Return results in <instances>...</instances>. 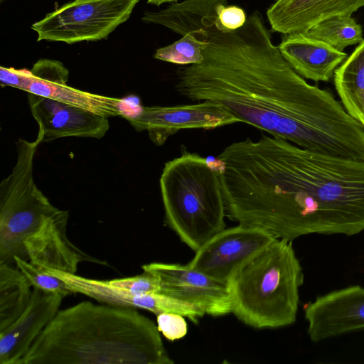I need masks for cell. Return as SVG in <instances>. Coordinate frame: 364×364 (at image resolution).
Here are the masks:
<instances>
[{
	"mask_svg": "<svg viewBox=\"0 0 364 364\" xmlns=\"http://www.w3.org/2000/svg\"><path fill=\"white\" fill-rule=\"evenodd\" d=\"M208 18L204 59L177 71L176 89L300 147L364 161V128L333 95L308 83L273 44L262 14L223 31Z\"/></svg>",
	"mask_w": 364,
	"mask_h": 364,
	"instance_id": "cell-1",
	"label": "cell"
},
{
	"mask_svg": "<svg viewBox=\"0 0 364 364\" xmlns=\"http://www.w3.org/2000/svg\"><path fill=\"white\" fill-rule=\"evenodd\" d=\"M226 216L290 241L364 231V161L262 135L218 155Z\"/></svg>",
	"mask_w": 364,
	"mask_h": 364,
	"instance_id": "cell-2",
	"label": "cell"
},
{
	"mask_svg": "<svg viewBox=\"0 0 364 364\" xmlns=\"http://www.w3.org/2000/svg\"><path fill=\"white\" fill-rule=\"evenodd\" d=\"M159 332L136 308L82 301L57 312L20 364H172Z\"/></svg>",
	"mask_w": 364,
	"mask_h": 364,
	"instance_id": "cell-3",
	"label": "cell"
},
{
	"mask_svg": "<svg viewBox=\"0 0 364 364\" xmlns=\"http://www.w3.org/2000/svg\"><path fill=\"white\" fill-rule=\"evenodd\" d=\"M304 280L292 241L276 239L242 264L228 281L232 313L256 328L293 324Z\"/></svg>",
	"mask_w": 364,
	"mask_h": 364,
	"instance_id": "cell-4",
	"label": "cell"
},
{
	"mask_svg": "<svg viewBox=\"0 0 364 364\" xmlns=\"http://www.w3.org/2000/svg\"><path fill=\"white\" fill-rule=\"evenodd\" d=\"M159 183L165 221L191 250L225 228L219 171L207 159L184 150L165 164Z\"/></svg>",
	"mask_w": 364,
	"mask_h": 364,
	"instance_id": "cell-5",
	"label": "cell"
},
{
	"mask_svg": "<svg viewBox=\"0 0 364 364\" xmlns=\"http://www.w3.org/2000/svg\"><path fill=\"white\" fill-rule=\"evenodd\" d=\"M38 143L18 139L16 161L0 183V262L28 260L24 241L43 220L57 211L35 183L33 161Z\"/></svg>",
	"mask_w": 364,
	"mask_h": 364,
	"instance_id": "cell-6",
	"label": "cell"
},
{
	"mask_svg": "<svg viewBox=\"0 0 364 364\" xmlns=\"http://www.w3.org/2000/svg\"><path fill=\"white\" fill-rule=\"evenodd\" d=\"M139 0H75L47 14L31 28L38 41L72 44L107 38L130 16Z\"/></svg>",
	"mask_w": 364,
	"mask_h": 364,
	"instance_id": "cell-7",
	"label": "cell"
},
{
	"mask_svg": "<svg viewBox=\"0 0 364 364\" xmlns=\"http://www.w3.org/2000/svg\"><path fill=\"white\" fill-rule=\"evenodd\" d=\"M276 239L262 228L238 224L213 235L196 251L188 264L211 278L228 283L242 264Z\"/></svg>",
	"mask_w": 364,
	"mask_h": 364,
	"instance_id": "cell-8",
	"label": "cell"
},
{
	"mask_svg": "<svg viewBox=\"0 0 364 364\" xmlns=\"http://www.w3.org/2000/svg\"><path fill=\"white\" fill-rule=\"evenodd\" d=\"M124 117L136 131H146L156 146L164 145L182 129H213L240 122L224 107L208 100L193 105L143 107L135 116Z\"/></svg>",
	"mask_w": 364,
	"mask_h": 364,
	"instance_id": "cell-9",
	"label": "cell"
},
{
	"mask_svg": "<svg viewBox=\"0 0 364 364\" xmlns=\"http://www.w3.org/2000/svg\"><path fill=\"white\" fill-rule=\"evenodd\" d=\"M141 268L157 278L159 293L194 304L212 316L232 313L228 283L211 278L188 264L152 262Z\"/></svg>",
	"mask_w": 364,
	"mask_h": 364,
	"instance_id": "cell-10",
	"label": "cell"
},
{
	"mask_svg": "<svg viewBox=\"0 0 364 364\" xmlns=\"http://www.w3.org/2000/svg\"><path fill=\"white\" fill-rule=\"evenodd\" d=\"M304 318L313 342L364 330V287L352 285L317 296L305 305Z\"/></svg>",
	"mask_w": 364,
	"mask_h": 364,
	"instance_id": "cell-11",
	"label": "cell"
},
{
	"mask_svg": "<svg viewBox=\"0 0 364 364\" xmlns=\"http://www.w3.org/2000/svg\"><path fill=\"white\" fill-rule=\"evenodd\" d=\"M69 71L55 60L40 59L23 91L50 98L105 117L124 116L122 100L82 91L68 85Z\"/></svg>",
	"mask_w": 364,
	"mask_h": 364,
	"instance_id": "cell-12",
	"label": "cell"
},
{
	"mask_svg": "<svg viewBox=\"0 0 364 364\" xmlns=\"http://www.w3.org/2000/svg\"><path fill=\"white\" fill-rule=\"evenodd\" d=\"M28 102L38 144L67 136L101 139L109 128L107 117L50 98L28 93Z\"/></svg>",
	"mask_w": 364,
	"mask_h": 364,
	"instance_id": "cell-13",
	"label": "cell"
},
{
	"mask_svg": "<svg viewBox=\"0 0 364 364\" xmlns=\"http://www.w3.org/2000/svg\"><path fill=\"white\" fill-rule=\"evenodd\" d=\"M68 218V210L58 209L43 220L38 229L24 241L28 260L43 269L71 274H76L78 264L83 262L108 265L70 241L66 235Z\"/></svg>",
	"mask_w": 364,
	"mask_h": 364,
	"instance_id": "cell-14",
	"label": "cell"
},
{
	"mask_svg": "<svg viewBox=\"0 0 364 364\" xmlns=\"http://www.w3.org/2000/svg\"><path fill=\"white\" fill-rule=\"evenodd\" d=\"M64 296L33 288L23 313L0 331V364H20L43 330L54 318Z\"/></svg>",
	"mask_w": 364,
	"mask_h": 364,
	"instance_id": "cell-15",
	"label": "cell"
},
{
	"mask_svg": "<svg viewBox=\"0 0 364 364\" xmlns=\"http://www.w3.org/2000/svg\"><path fill=\"white\" fill-rule=\"evenodd\" d=\"M364 0H276L267 9L271 31L283 35L303 33L337 16H351Z\"/></svg>",
	"mask_w": 364,
	"mask_h": 364,
	"instance_id": "cell-16",
	"label": "cell"
},
{
	"mask_svg": "<svg viewBox=\"0 0 364 364\" xmlns=\"http://www.w3.org/2000/svg\"><path fill=\"white\" fill-rule=\"evenodd\" d=\"M279 49L291 68L304 79L328 82L348 57L328 44L303 33L283 35Z\"/></svg>",
	"mask_w": 364,
	"mask_h": 364,
	"instance_id": "cell-17",
	"label": "cell"
},
{
	"mask_svg": "<svg viewBox=\"0 0 364 364\" xmlns=\"http://www.w3.org/2000/svg\"><path fill=\"white\" fill-rule=\"evenodd\" d=\"M227 0H183L176 1L158 11H146L141 19L161 25L182 36L203 29L204 19L218 14L227 5Z\"/></svg>",
	"mask_w": 364,
	"mask_h": 364,
	"instance_id": "cell-18",
	"label": "cell"
},
{
	"mask_svg": "<svg viewBox=\"0 0 364 364\" xmlns=\"http://www.w3.org/2000/svg\"><path fill=\"white\" fill-rule=\"evenodd\" d=\"M333 78L343 107L364 128V40L336 70Z\"/></svg>",
	"mask_w": 364,
	"mask_h": 364,
	"instance_id": "cell-19",
	"label": "cell"
},
{
	"mask_svg": "<svg viewBox=\"0 0 364 364\" xmlns=\"http://www.w3.org/2000/svg\"><path fill=\"white\" fill-rule=\"evenodd\" d=\"M31 287L16 265L0 262V331L23 313L31 297Z\"/></svg>",
	"mask_w": 364,
	"mask_h": 364,
	"instance_id": "cell-20",
	"label": "cell"
},
{
	"mask_svg": "<svg viewBox=\"0 0 364 364\" xmlns=\"http://www.w3.org/2000/svg\"><path fill=\"white\" fill-rule=\"evenodd\" d=\"M308 37L321 41L343 51L364 39L361 26L351 16H337L326 19L303 32Z\"/></svg>",
	"mask_w": 364,
	"mask_h": 364,
	"instance_id": "cell-21",
	"label": "cell"
},
{
	"mask_svg": "<svg viewBox=\"0 0 364 364\" xmlns=\"http://www.w3.org/2000/svg\"><path fill=\"white\" fill-rule=\"evenodd\" d=\"M206 33L200 29L183 36L181 39L157 49L154 58L178 65H194L204 59Z\"/></svg>",
	"mask_w": 364,
	"mask_h": 364,
	"instance_id": "cell-22",
	"label": "cell"
},
{
	"mask_svg": "<svg viewBox=\"0 0 364 364\" xmlns=\"http://www.w3.org/2000/svg\"><path fill=\"white\" fill-rule=\"evenodd\" d=\"M14 261L17 268L27 277L33 288L47 293L58 294L64 297L73 294L64 281L53 276L46 269L18 257H15Z\"/></svg>",
	"mask_w": 364,
	"mask_h": 364,
	"instance_id": "cell-23",
	"label": "cell"
},
{
	"mask_svg": "<svg viewBox=\"0 0 364 364\" xmlns=\"http://www.w3.org/2000/svg\"><path fill=\"white\" fill-rule=\"evenodd\" d=\"M105 281L111 286L135 294L159 293L160 291V285L157 278L145 271H143L140 275Z\"/></svg>",
	"mask_w": 364,
	"mask_h": 364,
	"instance_id": "cell-24",
	"label": "cell"
},
{
	"mask_svg": "<svg viewBox=\"0 0 364 364\" xmlns=\"http://www.w3.org/2000/svg\"><path fill=\"white\" fill-rule=\"evenodd\" d=\"M184 316L171 313L156 315L157 327L164 336L169 341L183 338L187 333V323Z\"/></svg>",
	"mask_w": 364,
	"mask_h": 364,
	"instance_id": "cell-25",
	"label": "cell"
},
{
	"mask_svg": "<svg viewBox=\"0 0 364 364\" xmlns=\"http://www.w3.org/2000/svg\"><path fill=\"white\" fill-rule=\"evenodd\" d=\"M247 17L245 11L237 6H225L218 13L216 27L223 31H232L242 27Z\"/></svg>",
	"mask_w": 364,
	"mask_h": 364,
	"instance_id": "cell-26",
	"label": "cell"
},
{
	"mask_svg": "<svg viewBox=\"0 0 364 364\" xmlns=\"http://www.w3.org/2000/svg\"><path fill=\"white\" fill-rule=\"evenodd\" d=\"M30 70H16L13 68H0V83L1 87L10 86L23 90L29 77Z\"/></svg>",
	"mask_w": 364,
	"mask_h": 364,
	"instance_id": "cell-27",
	"label": "cell"
},
{
	"mask_svg": "<svg viewBox=\"0 0 364 364\" xmlns=\"http://www.w3.org/2000/svg\"><path fill=\"white\" fill-rule=\"evenodd\" d=\"M178 0H147V2L151 4L159 6L161 4L169 2H176Z\"/></svg>",
	"mask_w": 364,
	"mask_h": 364,
	"instance_id": "cell-28",
	"label": "cell"
},
{
	"mask_svg": "<svg viewBox=\"0 0 364 364\" xmlns=\"http://www.w3.org/2000/svg\"><path fill=\"white\" fill-rule=\"evenodd\" d=\"M4 0H1V1H3Z\"/></svg>",
	"mask_w": 364,
	"mask_h": 364,
	"instance_id": "cell-29",
	"label": "cell"
}]
</instances>
